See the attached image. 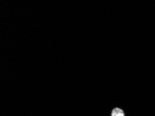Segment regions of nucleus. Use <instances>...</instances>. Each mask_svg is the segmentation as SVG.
Wrapping results in <instances>:
<instances>
[{
    "label": "nucleus",
    "instance_id": "f257e3e1",
    "mask_svg": "<svg viewBox=\"0 0 155 116\" xmlns=\"http://www.w3.org/2000/svg\"><path fill=\"white\" fill-rule=\"evenodd\" d=\"M111 116H124V113L121 108H114L111 111Z\"/></svg>",
    "mask_w": 155,
    "mask_h": 116
}]
</instances>
